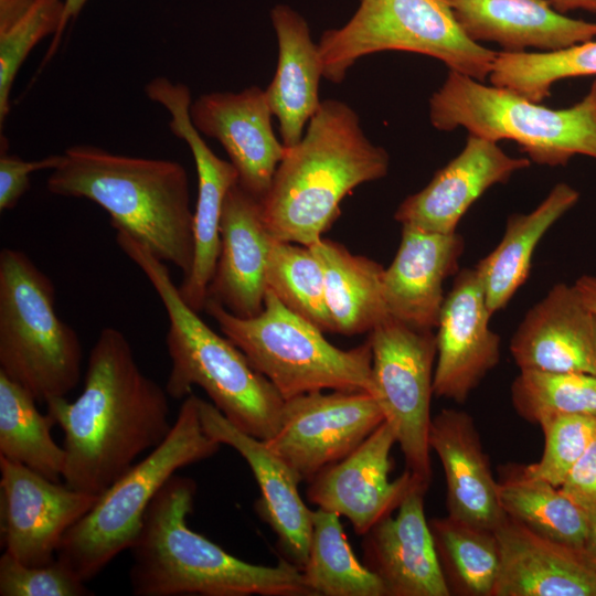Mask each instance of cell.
I'll list each match as a JSON object with an SVG mask.
<instances>
[{
    "label": "cell",
    "instance_id": "obj_1",
    "mask_svg": "<svg viewBox=\"0 0 596 596\" xmlns=\"http://www.w3.org/2000/svg\"><path fill=\"white\" fill-rule=\"evenodd\" d=\"M168 396L141 371L125 334L105 327L91 349L78 397L45 403L64 434V483L95 496L107 490L169 435Z\"/></svg>",
    "mask_w": 596,
    "mask_h": 596
},
{
    "label": "cell",
    "instance_id": "obj_2",
    "mask_svg": "<svg viewBox=\"0 0 596 596\" xmlns=\"http://www.w3.org/2000/svg\"><path fill=\"white\" fill-rule=\"evenodd\" d=\"M196 483L174 473L151 501L130 547L136 596H313L302 571L287 560L247 563L194 532L187 522Z\"/></svg>",
    "mask_w": 596,
    "mask_h": 596
},
{
    "label": "cell",
    "instance_id": "obj_3",
    "mask_svg": "<svg viewBox=\"0 0 596 596\" xmlns=\"http://www.w3.org/2000/svg\"><path fill=\"white\" fill-rule=\"evenodd\" d=\"M389 168V153L365 136L354 109L326 99L300 141L286 147L260 200L264 222L274 238L311 246L340 215L342 200Z\"/></svg>",
    "mask_w": 596,
    "mask_h": 596
},
{
    "label": "cell",
    "instance_id": "obj_4",
    "mask_svg": "<svg viewBox=\"0 0 596 596\" xmlns=\"http://www.w3.org/2000/svg\"><path fill=\"white\" fill-rule=\"evenodd\" d=\"M50 193L95 202L124 231L185 276L193 260V212L185 168L172 160L117 155L88 145L62 153Z\"/></svg>",
    "mask_w": 596,
    "mask_h": 596
},
{
    "label": "cell",
    "instance_id": "obj_5",
    "mask_svg": "<svg viewBox=\"0 0 596 596\" xmlns=\"http://www.w3.org/2000/svg\"><path fill=\"white\" fill-rule=\"evenodd\" d=\"M119 248L140 268L166 309V337L171 362L168 395L183 400L193 386L238 429L260 440L278 430L285 400L224 334L212 330L182 299L166 263L124 231H117Z\"/></svg>",
    "mask_w": 596,
    "mask_h": 596
},
{
    "label": "cell",
    "instance_id": "obj_6",
    "mask_svg": "<svg viewBox=\"0 0 596 596\" xmlns=\"http://www.w3.org/2000/svg\"><path fill=\"white\" fill-rule=\"evenodd\" d=\"M198 398L193 393L183 398L167 438L105 490L64 535L56 558L84 582L130 550L151 501L179 469L220 450L222 445L202 426Z\"/></svg>",
    "mask_w": 596,
    "mask_h": 596
},
{
    "label": "cell",
    "instance_id": "obj_7",
    "mask_svg": "<svg viewBox=\"0 0 596 596\" xmlns=\"http://www.w3.org/2000/svg\"><path fill=\"white\" fill-rule=\"evenodd\" d=\"M429 120L438 130L513 140L543 166H565L577 155L596 159V81L582 100L555 109L449 70L429 99Z\"/></svg>",
    "mask_w": 596,
    "mask_h": 596
},
{
    "label": "cell",
    "instance_id": "obj_8",
    "mask_svg": "<svg viewBox=\"0 0 596 596\" xmlns=\"http://www.w3.org/2000/svg\"><path fill=\"white\" fill-rule=\"evenodd\" d=\"M204 310L284 400L323 390L372 394L370 341L349 350L337 348L269 289L254 317L235 316L212 299H206Z\"/></svg>",
    "mask_w": 596,
    "mask_h": 596
},
{
    "label": "cell",
    "instance_id": "obj_9",
    "mask_svg": "<svg viewBox=\"0 0 596 596\" xmlns=\"http://www.w3.org/2000/svg\"><path fill=\"white\" fill-rule=\"evenodd\" d=\"M51 279L22 251L0 252V372L36 402L65 397L79 382L76 331L54 308Z\"/></svg>",
    "mask_w": 596,
    "mask_h": 596
},
{
    "label": "cell",
    "instance_id": "obj_10",
    "mask_svg": "<svg viewBox=\"0 0 596 596\" xmlns=\"http://www.w3.org/2000/svg\"><path fill=\"white\" fill-rule=\"evenodd\" d=\"M318 46L323 77L334 84L358 60L382 51L432 56L481 82L498 53L465 34L448 0H360L350 20L324 31Z\"/></svg>",
    "mask_w": 596,
    "mask_h": 596
},
{
    "label": "cell",
    "instance_id": "obj_11",
    "mask_svg": "<svg viewBox=\"0 0 596 596\" xmlns=\"http://www.w3.org/2000/svg\"><path fill=\"white\" fill-rule=\"evenodd\" d=\"M369 333L372 395L394 430L406 469L428 489L433 476L428 435L436 334L392 317Z\"/></svg>",
    "mask_w": 596,
    "mask_h": 596
},
{
    "label": "cell",
    "instance_id": "obj_12",
    "mask_svg": "<svg viewBox=\"0 0 596 596\" xmlns=\"http://www.w3.org/2000/svg\"><path fill=\"white\" fill-rule=\"evenodd\" d=\"M383 422L368 392L317 391L285 400L278 430L264 441L300 481H309L350 455Z\"/></svg>",
    "mask_w": 596,
    "mask_h": 596
},
{
    "label": "cell",
    "instance_id": "obj_13",
    "mask_svg": "<svg viewBox=\"0 0 596 596\" xmlns=\"http://www.w3.org/2000/svg\"><path fill=\"white\" fill-rule=\"evenodd\" d=\"M145 92L151 102L167 109L171 132L188 145L194 159L198 174V198L193 211L194 253L179 292L189 307L200 312L204 310L207 287L220 255L224 199L238 182V173L230 161L212 151L193 126L189 115L191 92L187 85L159 76L146 85Z\"/></svg>",
    "mask_w": 596,
    "mask_h": 596
},
{
    "label": "cell",
    "instance_id": "obj_14",
    "mask_svg": "<svg viewBox=\"0 0 596 596\" xmlns=\"http://www.w3.org/2000/svg\"><path fill=\"white\" fill-rule=\"evenodd\" d=\"M0 532L4 552L25 565L52 563L66 532L99 496L53 481L0 456Z\"/></svg>",
    "mask_w": 596,
    "mask_h": 596
},
{
    "label": "cell",
    "instance_id": "obj_15",
    "mask_svg": "<svg viewBox=\"0 0 596 596\" xmlns=\"http://www.w3.org/2000/svg\"><path fill=\"white\" fill-rule=\"evenodd\" d=\"M491 317L476 269H459L436 327L435 396L462 403L497 366L500 337L489 327Z\"/></svg>",
    "mask_w": 596,
    "mask_h": 596
},
{
    "label": "cell",
    "instance_id": "obj_16",
    "mask_svg": "<svg viewBox=\"0 0 596 596\" xmlns=\"http://www.w3.org/2000/svg\"><path fill=\"white\" fill-rule=\"evenodd\" d=\"M195 129L217 140L238 173V183L259 201L267 193L286 147L275 135L265 89L212 92L189 109Z\"/></svg>",
    "mask_w": 596,
    "mask_h": 596
},
{
    "label": "cell",
    "instance_id": "obj_17",
    "mask_svg": "<svg viewBox=\"0 0 596 596\" xmlns=\"http://www.w3.org/2000/svg\"><path fill=\"white\" fill-rule=\"evenodd\" d=\"M395 443L394 430L384 421L350 455L308 481V500L318 508L345 517L354 532L364 535L397 509L417 481L407 469L390 481V454Z\"/></svg>",
    "mask_w": 596,
    "mask_h": 596
},
{
    "label": "cell",
    "instance_id": "obj_18",
    "mask_svg": "<svg viewBox=\"0 0 596 596\" xmlns=\"http://www.w3.org/2000/svg\"><path fill=\"white\" fill-rule=\"evenodd\" d=\"M198 407L205 433L221 445L234 448L248 464L260 491L256 501L258 514L276 533L286 560L302 571L313 510L299 493V478L264 440L235 427L211 402L199 397Z\"/></svg>",
    "mask_w": 596,
    "mask_h": 596
},
{
    "label": "cell",
    "instance_id": "obj_19",
    "mask_svg": "<svg viewBox=\"0 0 596 596\" xmlns=\"http://www.w3.org/2000/svg\"><path fill=\"white\" fill-rule=\"evenodd\" d=\"M426 491L415 481L396 515L384 517L363 535L364 564L381 578L387 596L451 595L425 517Z\"/></svg>",
    "mask_w": 596,
    "mask_h": 596
},
{
    "label": "cell",
    "instance_id": "obj_20",
    "mask_svg": "<svg viewBox=\"0 0 596 596\" xmlns=\"http://www.w3.org/2000/svg\"><path fill=\"white\" fill-rule=\"evenodd\" d=\"M519 370L596 374V312L557 283L524 315L509 343Z\"/></svg>",
    "mask_w": 596,
    "mask_h": 596
},
{
    "label": "cell",
    "instance_id": "obj_21",
    "mask_svg": "<svg viewBox=\"0 0 596 596\" xmlns=\"http://www.w3.org/2000/svg\"><path fill=\"white\" fill-rule=\"evenodd\" d=\"M530 163L507 155L496 141L469 134L464 149L425 188L404 199L394 219L428 232H457L461 217L489 188L505 183Z\"/></svg>",
    "mask_w": 596,
    "mask_h": 596
},
{
    "label": "cell",
    "instance_id": "obj_22",
    "mask_svg": "<svg viewBox=\"0 0 596 596\" xmlns=\"http://www.w3.org/2000/svg\"><path fill=\"white\" fill-rule=\"evenodd\" d=\"M273 241L260 201L235 183L223 203L221 249L206 299L238 317L258 315L265 304Z\"/></svg>",
    "mask_w": 596,
    "mask_h": 596
},
{
    "label": "cell",
    "instance_id": "obj_23",
    "mask_svg": "<svg viewBox=\"0 0 596 596\" xmlns=\"http://www.w3.org/2000/svg\"><path fill=\"white\" fill-rule=\"evenodd\" d=\"M500 567L492 596H596V565L584 549L507 519L494 530Z\"/></svg>",
    "mask_w": 596,
    "mask_h": 596
},
{
    "label": "cell",
    "instance_id": "obj_24",
    "mask_svg": "<svg viewBox=\"0 0 596 596\" xmlns=\"http://www.w3.org/2000/svg\"><path fill=\"white\" fill-rule=\"evenodd\" d=\"M464 249V237L457 232L402 225L398 249L383 274L390 316L414 328H436L445 300L444 283L459 270Z\"/></svg>",
    "mask_w": 596,
    "mask_h": 596
},
{
    "label": "cell",
    "instance_id": "obj_25",
    "mask_svg": "<svg viewBox=\"0 0 596 596\" xmlns=\"http://www.w3.org/2000/svg\"><path fill=\"white\" fill-rule=\"evenodd\" d=\"M428 441L444 469L448 515L494 531L508 515L472 417L453 408L440 411L432 417Z\"/></svg>",
    "mask_w": 596,
    "mask_h": 596
},
{
    "label": "cell",
    "instance_id": "obj_26",
    "mask_svg": "<svg viewBox=\"0 0 596 596\" xmlns=\"http://www.w3.org/2000/svg\"><path fill=\"white\" fill-rule=\"evenodd\" d=\"M465 34L505 52L558 51L596 38V22L555 10L550 0H448Z\"/></svg>",
    "mask_w": 596,
    "mask_h": 596
},
{
    "label": "cell",
    "instance_id": "obj_27",
    "mask_svg": "<svg viewBox=\"0 0 596 596\" xmlns=\"http://www.w3.org/2000/svg\"><path fill=\"white\" fill-rule=\"evenodd\" d=\"M278 57L273 81L265 89L273 115L278 119L281 142L292 147L321 105L319 83L323 66L319 46L305 18L287 4L270 11Z\"/></svg>",
    "mask_w": 596,
    "mask_h": 596
},
{
    "label": "cell",
    "instance_id": "obj_28",
    "mask_svg": "<svg viewBox=\"0 0 596 596\" xmlns=\"http://www.w3.org/2000/svg\"><path fill=\"white\" fill-rule=\"evenodd\" d=\"M578 198L577 190L560 182L533 211L509 216L501 241L473 267L491 316L505 308L526 281L538 244Z\"/></svg>",
    "mask_w": 596,
    "mask_h": 596
},
{
    "label": "cell",
    "instance_id": "obj_29",
    "mask_svg": "<svg viewBox=\"0 0 596 596\" xmlns=\"http://www.w3.org/2000/svg\"><path fill=\"white\" fill-rule=\"evenodd\" d=\"M309 247L322 268L326 302L336 333L370 332L391 317L384 300L382 265L323 237Z\"/></svg>",
    "mask_w": 596,
    "mask_h": 596
},
{
    "label": "cell",
    "instance_id": "obj_30",
    "mask_svg": "<svg viewBox=\"0 0 596 596\" xmlns=\"http://www.w3.org/2000/svg\"><path fill=\"white\" fill-rule=\"evenodd\" d=\"M498 497L508 517L551 540L583 549L587 512L558 487L512 468L498 481Z\"/></svg>",
    "mask_w": 596,
    "mask_h": 596
},
{
    "label": "cell",
    "instance_id": "obj_31",
    "mask_svg": "<svg viewBox=\"0 0 596 596\" xmlns=\"http://www.w3.org/2000/svg\"><path fill=\"white\" fill-rule=\"evenodd\" d=\"M302 574L316 596H387L381 578L353 553L340 515L321 508L312 512L311 539Z\"/></svg>",
    "mask_w": 596,
    "mask_h": 596
},
{
    "label": "cell",
    "instance_id": "obj_32",
    "mask_svg": "<svg viewBox=\"0 0 596 596\" xmlns=\"http://www.w3.org/2000/svg\"><path fill=\"white\" fill-rule=\"evenodd\" d=\"M34 397L0 372V456L60 481L65 450L52 437L54 418L42 414Z\"/></svg>",
    "mask_w": 596,
    "mask_h": 596
},
{
    "label": "cell",
    "instance_id": "obj_33",
    "mask_svg": "<svg viewBox=\"0 0 596 596\" xmlns=\"http://www.w3.org/2000/svg\"><path fill=\"white\" fill-rule=\"evenodd\" d=\"M429 526L450 592L492 596L500 567L494 531L449 515L430 520Z\"/></svg>",
    "mask_w": 596,
    "mask_h": 596
},
{
    "label": "cell",
    "instance_id": "obj_34",
    "mask_svg": "<svg viewBox=\"0 0 596 596\" xmlns=\"http://www.w3.org/2000/svg\"><path fill=\"white\" fill-rule=\"evenodd\" d=\"M589 75H596L594 40L552 52H498L489 78L492 85L541 103L555 82Z\"/></svg>",
    "mask_w": 596,
    "mask_h": 596
},
{
    "label": "cell",
    "instance_id": "obj_35",
    "mask_svg": "<svg viewBox=\"0 0 596 596\" xmlns=\"http://www.w3.org/2000/svg\"><path fill=\"white\" fill-rule=\"evenodd\" d=\"M266 280L267 289L287 308L323 332L336 333L326 302L322 268L309 246L274 238Z\"/></svg>",
    "mask_w": 596,
    "mask_h": 596
},
{
    "label": "cell",
    "instance_id": "obj_36",
    "mask_svg": "<svg viewBox=\"0 0 596 596\" xmlns=\"http://www.w3.org/2000/svg\"><path fill=\"white\" fill-rule=\"evenodd\" d=\"M510 396L518 415L536 425L561 414L596 417V374L520 370Z\"/></svg>",
    "mask_w": 596,
    "mask_h": 596
},
{
    "label": "cell",
    "instance_id": "obj_37",
    "mask_svg": "<svg viewBox=\"0 0 596 596\" xmlns=\"http://www.w3.org/2000/svg\"><path fill=\"white\" fill-rule=\"evenodd\" d=\"M65 0H36L9 29L0 32V123L10 110L15 75L33 47L47 35L58 33Z\"/></svg>",
    "mask_w": 596,
    "mask_h": 596
},
{
    "label": "cell",
    "instance_id": "obj_38",
    "mask_svg": "<svg viewBox=\"0 0 596 596\" xmlns=\"http://www.w3.org/2000/svg\"><path fill=\"white\" fill-rule=\"evenodd\" d=\"M544 448L539 461L522 466L528 475L561 487L566 476L596 439V417L561 414L539 425Z\"/></svg>",
    "mask_w": 596,
    "mask_h": 596
},
{
    "label": "cell",
    "instance_id": "obj_39",
    "mask_svg": "<svg viewBox=\"0 0 596 596\" xmlns=\"http://www.w3.org/2000/svg\"><path fill=\"white\" fill-rule=\"evenodd\" d=\"M0 595L92 596L94 592L57 558L46 565L31 566L4 552L0 557Z\"/></svg>",
    "mask_w": 596,
    "mask_h": 596
},
{
    "label": "cell",
    "instance_id": "obj_40",
    "mask_svg": "<svg viewBox=\"0 0 596 596\" xmlns=\"http://www.w3.org/2000/svg\"><path fill=\"white\" fill-rule=\"evenodd\" d=\"M62 155H53L40 160L26 161L7 152L1 146L0 155V211L15 207L30 188V174L40 170L55 169Z\"/></svg>",
    "mask_w": 596,
    "mask_h": 596
},
{
    "label": "cell",
    "instance_id": "obj_41",
    "mask_svg": "<svg viewBox=\"0 0 596 596\" xmlns=\"http://www.w3.org/2000/svg\"><path fill=\"white\" fill-rule=\"evenodd\" d=\"M560 489L584 510L596 508V439L573 466Z\"/></svg>",
    "mask_w": 596,
    "mask_h": 596
},
{
    "label": "cell",
    "instance_id": "obj_42",
    "mask_svg": "<svg viewBox=\"0 0 596 596\" xmlns=\"http://www.w3.org/2000/svg\"><path fill=\"white\" fill-rule=\"evenodd\" d=\"M36 0H0V32L15 23Z\"/></svg>",
    "mask_w": 596,
    "mask_h": 596
},
{
    "label": "cell",
    "instance_id": "obj_43",
    "mask_svg": "<svg viewBox=\"0 0 596 596\" xmlns=\"http://www.w3.org/2000/svg\"><path fill=\"white\" fill-rule=\"evenodd\" d=\"M86 2L87 0H65V8H64V14H63L61 29L58 33L53 38L50 49L45 55L44 62H47L53 56L68 23L71 22V20H73L79 14V12L82 11Z\"/></svg>",
    "mask_w": 596,
    "mask_h": 596
},
{
    "label": "cell",
    "instance_id": "obj_44",
    "mask_svg": "<svg viewBox=\"0 0 596 596\" xmlns=\"http://www.w3.org/2000/svg\"><path fill=\"white\" fill-rule=\"evenodd\" d=\"M581 297L596 312V276L583 275L575 283Z\"/></svg>",
    "mask_w": 596,
    "mask_h": 596
},
{
    "label": "cell",
    "instance_id": "obj_45",
    "mask_svg": "<svg viewBox=\"0 0 596 596\" xmlns=\"http://www.w3.org/2000/svg\"><path fill=\"white\" fill-rule=\"evenodd\" d=\"M587 528L584 551L596 565V508L587 510Z\"/></svg>",
    "mask_w": 596,
    "mask_h": 596
},
{
    "label": "cell",
    "instance_id": "obj_46",
    "mask_svg": "<svg viewBox=\"0 0 596 596\" xmlns=\"http://www.w3.org/2000/svg\"><path fill=\"white\" fill-rule=\"evenodd\" d=\"M553 8L558 12L583 9L596 12V0H550Z\"/></svg>",
    "mask_w": 596,
    "mask_h": 596
}]
</instances>
